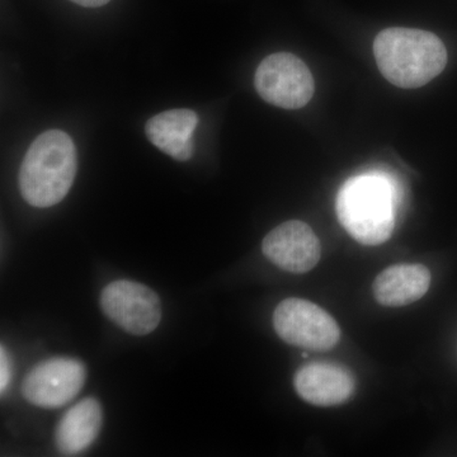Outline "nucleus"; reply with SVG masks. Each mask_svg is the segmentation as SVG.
Here are the masks:
<instances>
[{
    "label": "nucleus",
    "instance_id": "1",
    "mask_svg": "<svg viewBox=\"0 0 457 457\" xmlns=\"http://www.w3.org/2000/svg\"><path fill=\"white\" fill-rule=\"evenodd\" d=\"M402 191L390 174L371 170L345 180L336 201L343 228L363 245H378L392 237Z\"/></svg>",
    "mask_w": 457,
    "mask_h": 457
},
{
    "label": "nucleus",
    "instance_id": "2",
    "mask_svg": "<svg viewBox=\"0 0 457 457\" xmlns=\"http://www.w3.org/2000/svg\"><path fill=\"white\" fill-rule=\"evenodd\" d=\"M374 55L385 79L404 89L426 86L447 62L446 47L435 33L402 27L376 36Z\"/></svg>",
    "mask_w": 457,
    "mask_h": 457
},
{
    "label": "nucleus",
    "instance_id": "3",
    "mask_svg": "<svg viewBox=\"0 0 457 457\" xmlns=\"http://www.w3.org/2000/svg\"><path fill=\"white\" fill-rule=\"evenodd\" d=\"M78 170L77 149L62 130L36 137L20 170V188L27 204L38 209L62 203L73 186Z\"/></svg>",
    "mask_w": 457,
    "mask_h": 457
},
{
    "label": "nucleus",
    "instance_id": "4",
    "mask_svg": "<svg viewBox=\"0 0 457 457\" xmlns=\"http://www.w3.org/2000/svg\"><path fill=\"white\" fill-rule=\"evenodd\" d=\"M273 327L279 338L309 351L332 350L341 329L332 315L303 299H286L273 312Z\"/></svg>",
    "mask_w": 457,
    "mask_h": 457
},
{
    "label": "nucleus",
    "instance_id": "5",
    "mask_svg": "<svg viewBox=\"0 0 457 457\" xmlns=\"http://www.w3.org/2000/svg\"><path fill=\"white\" fill-rule=\"evenodd\" d=\"M254 86L264 101L285 110L306 106L315 90L312 71L290 53L267 56L255 71Z\"/></svg>",
    "mask_w": 457,
    "mask_h": 457
},
{
    "label": "nucleus",
    "instance_id": "6",
    "mask_svg": "<svg viewBox=\"0 0 457 457\" xmlns=\"http://www.w3.org/2000/svg\"><path fill=\"white\" fill-rule=\"evenodd\" d=\"M101 308L116 326L134 336L154 332L161 323L158 295L139 282L120 279L111 282L101 294Z\"/></svg>",
    "mask_w": 457,
    "mask_h": 457
},
{
    "label": "nucleus",
    "instance_id": "7",
    "mask_svg": "<svg viewBox=\"0 0 457 457\" xmlns=\"http://www.w3.org/2000/svg\"><path fill=\"white\" fill-rule=\"evenodd\" d=\"M87 370L82 361L54 357L36 365L26 376L22 394L36 407H64L83 389Z\"/></svg>",
    "mask_w": 457,
    "mask_h": 457
},
{
    "label": "nucleus",
    "instance_id": "8",
    "mask_svg": "<svg viewBox=\"0 0 457 457\" xmlns=\"http://www.w3.org/2000/svg\"><path fill=\"white\" fill-rule=\"evenodd\" d=\"M262 252L278 269L291 273H306L317 266L321 245L306 222L286 221L267 234Z\"/></svg>",
    "mask_w": 457,
    "mask_h": 457
},
{
    "label": "nucleus",
    "instance_id": "9",
    "mask_svg": "<svg viewBox=\"0 0 457 457\" xmlns=\"http://www.w3.org/2000/svg\"><path fill=\"white\" fill-rule=\"evenodd\" d=\"M300 398L317 407H335L352 398L353 375L338 363L312 362L299 369L294 378Z\"/></svg>",
    "mask_w": 457,
    "mask_h": 457
},
{
    "label": "nucleus",
    "instance_id": "10",
    "mask_svg": "<svg viewBox=\"0 0 457 457\" xmlns=\"http://www.w3.org/2000/svg\"><path fill=\"white\" fill-rule=\"evenodd\" d=\"M198 125V116L188 108L165 111L147 121V139L159 150L171 156L174 161L187 162L194 155V132Z\"/></svg>",
    "mask_w": 457,
    "mask_h": 457
},
{
    "label": "nucleus",
    "instance_id": "11",
    "mask_svg": "<svg viewBox=\"0 0 457 457\" xmlns=\"http://www.w3.org/2000/svg\"><path fill=\"white\" fill-rule=\"evenodd\" d=\"M429 285L431 272L423 264H395L378 273L372 293L380 305L399 308L422 299Z\"/></svg>",
    "mask_w": 457,
    "mask_h": 457
},
{
    "label": "nucleus",
    "instance_id": "12",
    "mask_svg": "<svg viewBox=\"0 0 457 457\" xmlns=\"http://www.w3.org/2000/svg\"><path fill=\"white\" fill-rule=\"evenodd\" d=\"M104 411L97 399L87 398L69 409L56 427L55 442L62 455L74 456L97 440Z\"/></svg>",
    "mask_w": 457,
    "mask_h": 457
},
{
    "label": "nucleus",
    "instance_id": "13",
    "mask_svg": "<svg viewBox=\"0 0 457 457\" xmlns=\"http://www.w3.org/2000/svg\"><path fill=\"white\" fill-rule=\"evenodd\" d=\"M11 383V363H9L7 350L2 345L0 351V390L4 393Z\"/></svg>",
    "mask_w": 457,
    "mask_h": 457
},
{
    "label": "nucleus",
    "instance_id": "14",
    "mask_svg": "<svg viewBox=\"0 0 457 457\" xmlns=\"http://www.w3.org/2000/svg\"><path fill=\"white\" fill-rule=\"evenodd\" d=\"M71 2L86 8H98L106 5L111 0H71Z\"/></svg>",
    "mask_w": 457,
    "mask_h": 457
}]
</instances>
